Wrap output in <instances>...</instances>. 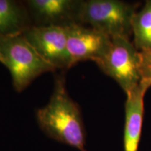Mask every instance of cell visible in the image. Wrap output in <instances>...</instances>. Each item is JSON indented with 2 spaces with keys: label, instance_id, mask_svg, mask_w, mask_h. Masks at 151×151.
<instances>
[{
  "label": "cell",
  "instance_id": "1",
  "mask_svg": "<svg viewBox=\"0 0 151 151\" xmlns=\"http://www.w3.org/2000/svg\"><path fill=\"white\" fill-rule=\"evenodd\" d=\"M39 127L58 142L86 151V130L78 105L69 96L65 76L57 74L48 103L36 112Z\"/></svg>",
  "mask_w": 151,
  "mask_h": 151
},
{
  "label": "cell",
  "instance_id": "2",
  "mask_svg": "<svg viewBox=\"0 0 151 151\" xmlns=\"http://www.w3.org/2000/svg\"><path fill=\"white\" fill-rule=\"evenodd\" d=\"M139 6L119 0H83L79 22L111 39H129L132 19Z\"/></svg>",
  "mask_w": 151,
  "mask_h": 151
},
{
  "label": "cell",
  "instance_id": "3",
  "mask_svg": "<svg viewBox=\"0 0 151 151\" xmlns=\"http://www.w3.org/2000/svg\"><path fill=\"white\" fill-rule=\"evenodd\" d=\"M2 63L11 75L14 89L21 92L43 73L55 71L37 53L22 35L0 39Z\"/></svg>",
  "mask_w": 151,
  "mask_h": 151
},
{
  "label": "cell",
  "instance_id": "4",
  "mask_svg": "<svg viewBox=\"0 0 151 151\" xmlns=\"http://www.w3.org/2000/svg\"><path fill=\"white\" fill-rule=\"evenodd\" d=\"M95 63L118 83L126 95L141 83V54L129 39H111L108 50Z\"/></svg>",
  "mask_w": 151,
  "mask_h": 151
},
{
  "label": "cell",
  "instance_id": "5",
  "mask_svg": "<svg viewBox=\"0 0 151 151\" xmlns=\"http://www.w3.org/2000/svg\"><path fill=\"white\" fill-rule=\"evenodd\" d=\"M22 35L37 53L55 70H67L72 67L67 49L66 28L32 26Z\"/></svg>",
  "mask_w": 151,
  "mask_h": 151
},
{
  "label": "cell",
  "instance_id": "6",
  "mask_svg": "<svg viewBox=\"0 0 151 151\" xmlns=\"http://www.w3.org/2000/svg\"><path fill=\"white\" fill-rule=\"evenodd\" d=\"M83 0H26L23 1L35 27H67L80 24Z\"/></svg>",
  "mask_w": 151,
  "mask_h": 151
},
{
  "label": "cell",
  "instance_id": "7",
  "mask_svg": "<svg viewBox=\"0 0 151 151\" xmlns=\"http://www.w3.org/2000/svg\"><path fill=\"white\" fill-rule=\"evenodd\" d=\"M66 29L72 67L87 60L95 62L106 52L111 45V38L85 24H73Z\"/></svg>",
  "mask_w": 151,
  "mask_h": 151
},
{
  "label": "cell",
  "instance_id": "8",
  "mask_svg": "<svg viewBox=\"0 0 151 151\" xmlns=\"http://www.w3.org/2000/svg\"><path fill=\"white\" fill-rule=\"evenodd\" d=\"M150 88L149 85L141 82L137 88L126 95L123 134L124 151H139L144 113V97Z\"/></svg>",
  "mask_w": 151,
  "mask_h": 151
},
{
  "label": "cell",
  "instance_id": "9",
  "mask_svg": "<svg viewBox=\"0 0 151 151\" xmlns=\"http://www.w3.org/2000/svg\"><path fill=\"white\" fill-rule=\"evenodd\" d=\"M32 26L23 1L0 0V39L22 35Z\"/></svg>",
  "mask_w": 151,
  "mask_h": 151
},
{
  "label": "cell",
  "instance_id": "10",
  "mask_svg": "<svg viewBox=\"0 0 151 151\" xmlns=\"http://www.w3.org/2000/svg\"><path fill=\"white\" fill-rule=\"evenodd\" d=\"M134 45L139 52L151 50V0L137 10L132 19Z\"/></svg>",
  "mask_w": 151,
  "mask_h": 151
},
{
  "label": "cell",
  "instance_id": "11",
  "mask_svg": "<svg viewBox=\"0 0 151 151\" xmlns=\"http://www.w3.org/2000/svg\"><path fill=\"white\" fill-rule=\"evenodd\" d=\"M141 82L151 87V50L140 52Z\"/></svg>",
  "mask_w": 151,
  "mask_h": 151
},
{
  "label": "cell",
  "instance_id": "12",
  "mask_svg": "<svg viewBox=\"0 0 151 151\" xmlns=\"http://www.w3.org/2000/svg\"><path fill=\"white\" fill-rule=\"evenodd\" d=\"M0 62H1V63H2V58H1V55H0Z\"/></svg>",
  "mask_w": 151,
  "mask_h": 151
}]
</instances>
